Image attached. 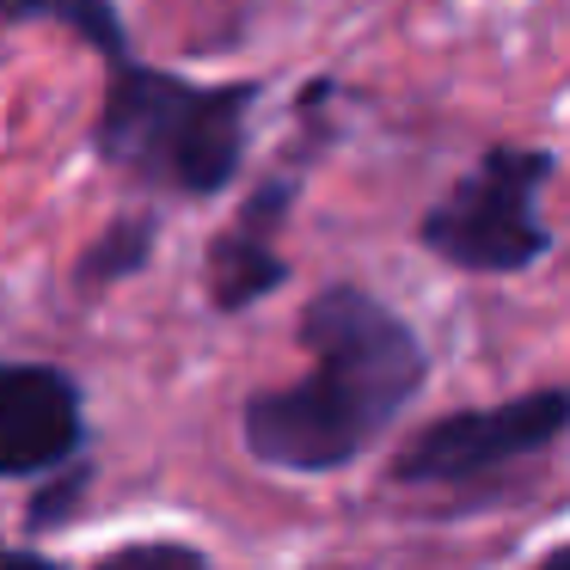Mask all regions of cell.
Instances as JSON below:
<instances>
[{
	"mask_svg": "<svg viewBox=\"0 0 570 570\" xmlns=\"http://www.w3.org/2000/svg\"><path fill=\"white\" fill-rule=\"evenodd\" d=\"M0 19L7 26H62L80 43H92L111 68L129 62V38L111 0H0Z\"/></svg>",
	"mask_w": 570,
	"mask_h": 570,
	"instance_id": "cell-7",
	"label": "cell"
},
{
	"mask_svg": "<svg viewBox=\"0 0 570 570\" xmlns=\"http://www.w3.org/2000/svg\"><path fill=\"white\" fill-rule=\"evenodd\" d=\"M92 570H215V564L197 552V546H185V540H136V546L105 552Z\"/></svg>",
	"mask_w": 570,
	"mask_h": 570,
	"instance_id": "cell-9",
	"label": "cell"
},
{
	"mask_svg": "<svg viewBox=\"0 0 570 570\" xmlns=\"http://www.w3.org/2000/svg\"><path fill=\"white\" fill-rule=\"evenodd\" d=\"M552 178V160L540 148H491L430 215H423L417 239L442 264L472 276H509L528 271L552 252L540 209V185Z\"/></svg>",
	"mask_w": 570,
	"mask_h": 570,
	"instance_id": "cell-3",
	"label": "cell"
},
{
	"mask_svg": "<svg viewBox=\"0 0 570 570\" xmlns=\"http://www.w3.org/2000/svg\"><path fill=\"white\" fill-rule=\"evenodd\" d=\"M533 570H570V540H564V546H552V552H546Z\"/></svg>",
	"mask_w": 570,
	"mask_h": 570,
	"instance_id": "cell-11",
	"label": "cell"
},
{
	"mask_svg": "<svg viewBox=\"0 0 570 570\" xmlns=\"http://www.w3.org/2000/svg\"><path fill=\"white\" fill-rule=\"evenodd\" d=\"M80 386L50 362H0V479H38L75 460Z\"/></svg>",
	"mask_w": 570,
	"mask_h": 570,
	"instance_id": "cell-5",
	"label": "cell"
},
{
	"mask_svg": "<svg viewBox=\"0 0 570 570\" xmlns=\"http://www.w3.org/2000/svg\"><path fill=\"white\" fill-rule=\"evenodd\" d=\"M252 99H258L252 87H203L166 68L117 62L99 124H92V148L105 166L129 173L148 190L215 197L234 185L246 160Z\"/></svg>",
	"mask_w": 570,
	"mask_h": 570,
	"instance_id": "cell-2",
	"label": "cell"
},
{
	"mask_svg": "<svg viewBox=\"0 0 570 570\" xmlns=\"http://www.w3.org/2000/svg\"><path fill=\"white\" fill-rule=\"evenodd\" d=\"M313 374L246 399V454L276 472H337L368 454L423 386V344L368 288L332 283L301 313Z\"/></svg>",
	"mask_w": 570,
	"mask_h": 570,
	"instance_id": "cell-1",
	"label": "cell"
},
{
	"mask_svg": "<svg viewBox=\"0 0 570 570\" xmlns=\"http://www.w3.org/2000/svg\"><path fill=\"white\" fill-rule=\"evenodd\" d=\"M288 215V185H271L246 203L234 227L209 246V301L222 313H239L252 301H264L271 288H283L288 264L276 252V227Z\"/></svg>",
	"mask_w": 570,
	"mask_h": 570,
	"instance_id": "cell-6",
	"label": "cell"
},
{
	"mask_svg": "<svg viewBox=\"0 0 570 570\" xmlns=\"http://www.w3.org/2000/svg\"><path fill=\"white\" fill-rule=\"evenodd\" d=\"M570 430V386H540V393L503 399V405L454 411L435 417L430 430H417L393 460L399 484H472L491 479L503 466L546 454L552 442H564Z\"/></svg>",
	"mask_w": 570,
	"mask_h": 570,
	"instance_id": "cell-4",
	"label": "cell"
},
{
	"mask_svg": "<svg viewBox=\"0 0 570 570\" xmlns=\"http://www.w3.org/2000/svg\"><path fill=\"white\" fill-rule=\"evenodd\" d=\"M148 258H154V222L148 215H124V222L105 227V234L92 239V252L80 258V283L87 288L124 283V276H136Z\"/></svg>",
	"mask_w": 570,
	"mask_h": 570,
	"instance_id": "cell-8",
	"label": "cell"
},
{
	"mask_svg": "<svg viewBox=\"0 0 570 570\" xmlns=\"http://www.w3.org/2000/svg\"><path fill=\"white\" fill-rule=\"evenodd\" d=\"M0 570H62V564L38 552H19V546H0Z\"/></svg>",
	"mask_w": 570,
	"mask_h": 570,
	"instance_id": "cell-10",
	"label": "cell"
}]
</instances>
